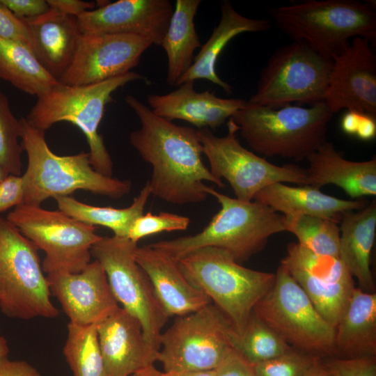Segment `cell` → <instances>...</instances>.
Here are the masks:
<instances>
[{
    "mask_svg": "<svg viewBox=\"0 0 376 376\" xmlns=\"http://www.w3.org/2000/svg\"><path fill=\"white\" fill-rule=\"evenodd\" d=\"M125 100L141 123L130 143L152 166L148 182L153 196L173 205L196 204L208 196L205 182L225 187L203 163L197 130L157 116L133 95Z\"/></svg>",
    "mask_w": 376,
    "mask_h": 376,
    "instance_id": "cell-1",
    "label": "cell"
},
{
    "mask_svg": "<svg viewBox=\"0 0 376 376\" xmlns=\"http://www.w3.org/2000/svg\"><path fill=\"white\" fill-rule=\"evenodd\" d=\"M221 208L201 232L148 244L175 260L203 247L229 252L240 264L262 251L273 235L286 231L284 215L257 201H243L207 186Z\"/></svg>",
    "mask_w": 376,
    "mask_h": 376,
    "instance_id": "cell-2",
    "label": "cell"
},
{
    "mask_svg": "<svg viewBox=\"0 0 376 376\" xmlns=\"http://www.w3.org/2000/svg\"><path fill=\"white\" fill-rule=\"evenodd\" d=\"M20 120L21 146L28 157L24 180V203L40 205L49 198L67 196L77 190L120 199L132 189V182L105 176L91 166L88 152L60 156L53 152L45 132Z\"/></svg>",
    "mask_w": 376,
    "mask_h": 376,
    "instance_id": "cell-3",
    "label": "cell"
},
{
    "mask_svg": "<svg viewBox=\"0 0 376 376\" xmlns=\"http://www.w3.org/2000/svg\"><path fill=\"white\" fill-rule=\"evenodd\" d=\"M277 27L332 60L351 38L376 39L375 3L356 0H306L269 8Z\"/></svg>",
    "mask_w": 376,
    "mask_h": 376,
    "instance_id": "cell-4",
    "label": "cell"
},
{
    "mask_svg": "<svg viewBox=\"0 0 376 376\" xmlns=\"http://www.w3.org/2000/svg\"><path fill=\"white\" fill-rule=\"evenodd\" d=\"M334 115L324 102L307 107L290 104L273 108L246 101L232 118L254 152L301 162L327 141Z\"/></svg>",
    "mask_w": 376,
    "mask_h": 376,
    "instance_id": "cell-5",
    "label": "cell"
},
{
    "mask_svg": "<svg viewBox=\"0 0 376 376\" xmlns=\"http://www.w3.org/2000/svg\"><path fill=\"white\" fill-rule=\"evenodd\" d=\"M177 262L187 280L223 313L238 336L275 281V274L243 267L217 247L194 250Z\"/></svg>",
    "mask_w": 376,
    "mask_h": 376,
    "instance_id": "cell-6",
    "label": "cell"
},
{
    "mask_svg": "<svg viewBox=\"0 0 376 376\" xmlns=\"http://www.w3.org/2000/svg\"><path fill=\"white\" fill-rule=\"evenodd\" d=\"M146 78L135 72L84 86H68L58 82L38 95L27 114L26 120L33 127L45 132L59 122H68L84 133L89 146L90 162L98 173L113 175V161L99 134V126L112 94L127 84Z\"/></svg>",
    "mask_w": 376,
    "mask_h": 376,
    "instance_id": "cell-7",
    "label": "cell"
},
{
    "mask_svg": "<svg viewBox=\"0 0 376 376\" xmlns=\"http://www.w3.org/2000/svg\"><path fill=\"white\" fill-rule=\"evenodd\" d=\"M38 250L6 218L0 217V308L9 318L30 320L59 315L51 301Z\"/></svg>",
    "mask_w": 376,
    "mask_h": 376,
    "instance_id": "cell-8",
    "label": "cell"
},
{
    "mask_svg": "<svg viewBox=\"0 0 376 376\" xmlns=\"http://www.w3.org/2000/svg\"><path fill=\"white\" fill-rule=\"evenodd\" d=\"M253 313L292 348L322 359L336 357L335 328L281 265Z\"/></svg>",
    "mask_w": 376,
    "mask_h": 376,
    "instance_id": "cell-9",
    "label": "cell"
},
{
    "mask_svg": "<svg viewBox=\"0 0 376 376\" xmlns=\"http://www.w3.org/2000/svg\"><path fill=\"white\" fill-rule=\"evenodd\" d=\"M230 322L212 303L176 316L162 333L157 361L164 373L214 370L238 338Z\"/></svg>",
    "mask_w": 376,
    "mask_h": 376,
    "instance_id": "cell-10",
    "label": "cell"
},
{
    "mask_svg": "<svg viewBox=\"0 0 376 376\" xmlns=\"http://www.w3.org/2000/svg\"><path fill=\"white\" fill-rule=\"evenodd\" d=\"M332 66V59L305 42L293 41L270 56L248 102L280 108L324 102Z\"/></svg>",
    "mask_w": 376,
    "mask_h": 376,
    "instance_id": "cell-11",
    "label": "cell"
},
{
    "mask_svg": "<svg viewBox=\"0 0 376 376\" xmlns=\"http://www.w3.org/2000/svg\"><path fill=\"white\" fill-rule=\"evenodd\" d=\"M137 246L127 237H102L93 245L91 254L104 269L118 303L139 320L146 341L159 351L162 329L169 317L135 260Z\"/></svg>",
    "mask_w": 376,
    "mask_h": 376,
    "instance_id": "cell-12",
    "label": "cell"
},
{
    "mask_svg": "<svg viewBox=\"0 0 376 376\" xmlns=\"http://www.w3.org/2000/svg\"><path fill=\"white\" fill-rule=\"evenodd\" d=\"M6 219L45 253L42 267L47 274L82 271L91 261L93 245L102 237L96 226L40 205L21 204Z\"/></svg>",
    "mask_w": 376,
    "mask_h": 376,
    "instance_id": "cell-13",
    "label": "cell"
},
{
    "mask_svg": "<svg viewBox=\"0 0 376 376\" xmlns=\"http://www.w3.org/2000/svg\"><path fill=\"white\" fill-rule=\"evenodd\" d=\"M227 125L224 136H216L207 128L197 132L211 173L227 180L236 198L251 201L261 189L276 182L307 185L306 169L270 163L242 146L237 137L238 126L232 118Z\"/></svg>",
    "mask_w": 376,
    "mask_h": 376,
    "instance_id": "cell-14",
    "label": "cell"
},
{
    "mask_svg": "<svg viewBox=\"0 0 376 376\" xmlns=\"http://www.w3.org/2000/svg\"><path fill=\"white\" fill-rule=\"evenodd\" d=\"M286 251L280 265L336 328L356 288L354 278L338 257L314 253L295 242L289 243Z\"/></svg>",
    "mask_w": 376,
    "mask_h": 376,
    "instance_id": "cell-15",
    "label": "cell"
},
{
    "mask_svg": "<svg viewBox=\"0 0 376 376\" xmlns=\"http://www.w3.org/2000/svg\"><path fill=\"white\" fill-rule=\"evenodd\" d=\"M152 44L149 38L136 35L83 34L58 82L84 86L125 74L139 64Z\"/></svg>",
    "mask_w": 376,
    "mask_h": 376,
    "instance_id": "cell-16",
    "label": "cell"
},
{
    "mask_svg": "<svg viewBox=\"0 0 376 376\" xmlns=\"http://www.w3.org/2000/svg\"><path fill=\"white\" fill-rule=\"evenodd\" d=\"M372 43L357 37L333 60L324 102L335 114L345 109L375 117L376 55Z\"/></svg>",
    "mask_w": 376,
    "mask_h": 376,
    "instance_id": "cell-17",
    "label": "cell"
},
{
    "mask_svg": "<svg viewBox=\"0 0 376 376\" xmlns=\"http://www.w3.org/2000/svg\"><path fill=\"white\" fill-rule=\"evenodd\" d=\"M47 279L51 295L61 304L69 322L98 324L119 308L104 270L96 260L79 273L54 272Z\"/></svg>",
    "mask_w": 376,
    "mask_h": 376,
    "instance_id": "cell-18",
    "label": "cell"
},
{
    "mask_svg": "<svg viewBox=\"0 0 376 376\" xmlns=\"http://www.w3.org/2000/svg\"><path fill=\"white\" fill-rule=\"evenodd\" d=\"M174 7L169 0H118L77 17L83 34H130L161 45Z\"/></svg>",
    "mask_w": 376,
    "mask_h": 376,
    "instance_id": "cell-19",
    "label": "cell"
},
{
    "mask_svg": "<svg viewBox=\"0 0 376 376\" xmlns=\"http://www.w3.org/2000/svg\"><path fill=\"white\" fill-rule=\"evenodd\" d=\"M106 376H130L154 365L159 351L146 340L139 320L122 307L97 324Z\"/></svg>",
    "mask_w": 376,
    "mask_h": 376,
    "instance_id": "cell-20",
    "label": "cell"
},
{
    "mask_svg": "<svg viewBox=\"0 0 376 376\" xmlns=\"http://www.w3.org/2000/svg\"><path fill=\"white\" fill-rule=\"evenodd\" d=\"M188 81L165 95H148L149 108L157 116L186 121L200 129L215 130L232 118L246 103L240 98H222L214 92H198Z\"/></svg>",
    "mask_w": 376,
    "mask_h": 376,
    "instance_id": "cell-21",
    "label": "cell"
},
{
    "mask_svg": "<svg viewBox=\"0 0 376 376\" xmlns=\"http://www.w3.org/2000/svg\"><path fill=\"white\" fill-rule=\"evenodd\" d=\"M134 258L169 318L193 313L212 303L187 280L177 260L165 253L146 245L136 247Z\"/></svg>",
    "mask_w": 376,
    "mask_h": 376,
    "instance_id": "cell-22",
    "label": "cell"
},
{
    "mask_svg": "<svg viewBox=\"0 0 376 376\" xmlns=\"http://www.w3.org/2000/svg\"><path fill=\"white\" fill-rule=\"evenodd\" d=\"M24 20L36 58L58 81L70 66L83 35L77 17L50 8L40 16Z\"/></svg>",
    "mask_w": 376,
    "mask_h": 376,
    "instance_id": "cell-23",
    "label": "cell"
},
{
    "mask_svg": "<svg viewBox=\"0 0 376 376\" xmlns=\"http://www.w3.org/2000/svg\"><path fill=\"white\" fill-rule=\"evenodd\" d=\"M307 185L320 189L327 185L341 188L352 200L376 194V159H346L332 142L326 141L306 159Z\"/></svg>",
    "mask_w": 376,
    "mask_h": 376,
    "instance_id": "cell-24",
    "label": "cell"
},
{
    "mask_svg": "<svg viewBox=\"0 0 376 376\" xmlns=\"http://www.w3.org/2000/svg\"><path fill=\"white\" fill-rule=\"evenodd\" d=\"M221 18L207 42L194 57L187 72L180 79L177 86L188 81L206 79L226 93H231L233 87L223 81L216 72L217 59L227 44L236 36L246 32H262L271 27L267 19L246 17L239 13L228 1L221 3Z\"/></svg>",
    "mask_w": 376,
    "mask_h": 376,
    "instance_id": "cell-25",
    "label": "cell"
},
{
    "mask_svg": "<svg viewBox=\"0 0 376 376\" xmlns=\"http://www.w3.org/2000/svg\"><path fill=\"white\" fill-rule=\"evenodd\" d=\"M254 201L284 216L306 214L338 222L345 213L359 210L368 203L363 199L345 200L331 196L310 185L291 187L283 182L264 187L256 194Z\"/></svg>",
    "mask_w": 376,
    "mask_h": 376,
    "instance_id": "cell-26",
    "label": "cell"
},
{
    "mask_svg": "<svg viewBox=\"0 0 376 376\" xmlns=\"http://www.w3.org/2000/svg\"><path fill=\"white\" fill-rule=\"evenodd\" d=\"M339 258L359 288L375 292V282L370 268V257L376 232V202L363 208L345 213L340 219Z\"/></svg>",
    "mask_w": 376,
    "mask_h": 376,
    "instance_id": "cell-27",
    "label": "cell"
},
{
    "mask_svg": "<svg viewBox=\"0 0 376 376\" xmlns=\"http://www.w3.org/2000/svg\"><path fill=\"white\" fill-rule=\"evenodd\" d=\"M336 357L376 356V294L355 288L335 328Z\"/></svg>",
    "mask_w": 376,
    "mask_h": 376,
    "instance_id": "cell-28",
    "label": "cell"
},
{
    "mask_svg": "<svg viewBox=\"0 0 376 376\" xmlns=\"http://www.w3.org/2000/svg\"><path fill=\"white\" fill-rule=\"evenodd\" d=\"M201 0H177L169 26L160 46L167 56L166 82L177 86L191 66L194 52L201 47L194 18Z\"/></svg>",
    "mask_w": 376,
    "mask_h": 376,
    "instance_id": "cell-29",
    "label": "cell"
},
{
    "mask_svg": "<svg viewBox=\"0 0 376 376\" xmlns=\"http://www.w3.org/2000/svg\"><path fill=\"white\" fill-rule=\"evenodd\" d=\"M0 79L29 95L38 96L55 86L54 78L22 42L0 38Z\"/></svg>",
    "mask_w": 376,
    "mask_h": 376,
    "instance_id": "cell-30",
    "label": "cell"
},
{
    "mask_svg": "<svg viewBox=\"0 0 376 376\" xmlns=\"http://www.w3.org/2000/svg\"><path fill=\"white\" fill-rule=\"evenodd\" d=\"M151 194L152 190L147 182L132 204L125 208L91 205L70 196L54 199L58 210L69 217L92 226L106 227L113 231V235L127 238L134 221L143 214Z\"/></svg>",
    "mask_w": 376,
    "mask_h": 376,
    "instance_id": "cell-31",
    "label": "cell"
},
{
    "mask_svg": "<svg viewBox=\"0 0 376 376\" xmlns=\"http://www.w3.org/2000/svg\"><path fill=\"white\" fill-rule=\"evenodd\" d=\"M63 353L74 376H106L97 324L69 322Z\"/></svg>",
    "mask_w": 376,
    "mask_h": 376,
    "instance_id": "cell-32",
    "label": "cell"
},
{
    "mask_svg": "<svg viewBox=\"0 0 376 376\" xmlns=\"http://www.w3.org/2000/svg\"><path fill=\"white\" fill-rule=\"evenodd\" d=\"M284 218L286 231L294 234L301 246L316 254L338 257V221L306 214L288 215Z\"/></svg>",
    "mask_w": 376,
    "mask_h": 376,
    "instance_id": "cell-33",
    "label": "cell"
},
{
    "mask_svg": "<svg viewBox=\"0 0 376 376\" xmlns=\"http://www.w3.org/2000/svg\"><path fill=\"white\" fill-rule=\"evenodd\" d=\"M292 348L253 313L235 346V350L252 366L279 357Z\"/></svg>",
    "mask_w": 376,
    "mask_h": 376,
    "instance_id": "cell-34",
    "label": "cell"
},
{
    "mask_svg": "<svg viewBox=\"0 0 376 376\" xmlns=\"http://www.w3.org/2000/svg\"><path fill=\"white\" fill-rule=\"evenodd\" d=\"M20 120L13 113L6 95L0 90V170L19 175L23 149L19 141Z\"/></svg>",
    "mask_w": 376,
    "mask_h": 376,
    "instance_id": "cell-35",
    "label": "cell"
},
{
    "mask_svg": "<svg viewBox=\"0 0 376 376\" xmlns=\"http://www.w3.org/2000/svg\"><path fill=\"white\" fill-rule=\"evenodd\" d=\"M320 357L292 348L273 359L253 365L255 376H304Z\"/></svg>",
    "mask_w": 376,
    "mask_h": 376,
    "instance_id": "cell-36",
    "label": "cell"
},
{
    "mask_svg": "<svg viewBox=\"0 0 376 376\" xmlns=\"http://www.w3.org/2000/svg\"><path fill=\"white\" fill-rule=\"evenodd\" d=\"M189 223L190 219L185 216L166 212L154 214L148 212L134 221L127 238L137 244L141 239L149 235L186 230Z\"/></svg>",
    "mask_w": 376,
    "mask_h": 376,
    "instance_id": "cell-37",
    "label": "cell"
},
{
    "mask_svg": "<svg viewBox=\"0 0 376 376\" xmlns=\"http://www.w3.org/2000/svg\"><path fill=\"white\" fill-rule=\"evenodd\" d=\"M323 361L333 376H376V357L342 359L330 357Z\"/></svg>",
    "mask_w": 376,
    "mask_h": 376,
    "instance_id": "cell-38",
    "label": "cell"
},
{
    "mask_svg": "<svg viewBox=\"0 0 376 376\" xmlns=\"http://www.w3.org/2000/svg\"><path fill=\"white\" fill-rule=\"evenodd\" d=\"M0 38L20 42L31 46L29 28L24 19L19 18L0 0Z\"/></svg>",
    "mask_w": 376,
    "mask_h": 376,
    "instance_id": "cell-39",
    "label": "cell"
},
{
    "mask_svg": "<svg viewBox=\"0 0 376 376\" xmlns=\"http://www.w3.org/2000/svg\"><path fill=\"white\" fill-rule=\"evenodd\" d=\"M22 175L9 174L0 181V213L24 203Z\"/></svg>",
    "mask_w": 376,
    "mask_h": 376,
    "instance_id": "cell-40",
    "label": "cell"
},
{
    "mask_svg": "<svg viewBox=\"0 0 376 376\" xmlns=\"http://www.w3.org/2000/svg\"><path fill=\"white\" fill-rule=\"evenodd\" d=\"M214 376H255L253 366L235 349L214 369Z\"/></svg>",
    "mask_w": 376,
    "mask_h": 376,
    "instance_id": "cell-41",
    "label": "cell"
},
{
    "mask_svg": "<svg viewBox=\"0 0 376 376\" xmlns=\"http://www.w3.org/2000/svg\"><path fill=\"white\" fill-rule=\"evenodd\" d=\"M14 15L20 19H31L47 13L49 9L47 0H1Z\"/></svg>",
    "mask_w": 376,
    "mask_h": 376,
    "instance_id": "cell-42",
    "label": "cell"
},
{
    "mask_svg": "<svg viewBox=\"0 0 376 376\" xmlns=\"http://www.w3.org/2000/svg\"><path fill=\"white\" fill-rule=\"evenodd\" d=\"M0 376H42L38 370L25 361L0 360Z\"/></svg>",
    "mask_w": 376,
    "mask_h": 376,
    "instance_id": "cell-43",
    "label": "cell"
},
{
    "mask_svg": "<svg viewBox=\"0 0 376 376\" xmlns=\"http://www.w3.org/2000/svg\"><path fill=\"white\" fill-rule=\"evenodd\" d=\"M50 8L74 17H78L86 11L95 9V3L81 0H47Z\"/></svg>",
    "mask_w": 376,
    "mask_h": 376,
    "instance_id": "cell-44",
    "label": "cell"
},
{
    "mask_svg": "<svg viewBox=\"0 0 376 376\" xmlns=\"http://www.w3.org/2000/svg\"><path fill=\"white\" fill-rule=\"evenodd\" d=\"M355 135L364 141L374 139L376 135L375 117L363 113Z\"/></svg>",
    "mask_w": 376,
    "mask_h": 376,
    "instance_id": "cell-45",
    "label": "cell"
},
{
    "mask_svg": "<svg viewBox=\"0 0 376 376\" xmlns=\"http://www.w3.org/2000/svg\"><path fill=\"white\" fill-rule=\"evenodd\" d=\"M363 113L357 111H347L341 120L343 132L350 135H355Z\"/></svg>",
    "mask_w": 376,
    "mask_h": 376,
    "instance_id": "cell-46",
    "label": "cell"
},
{
    "mask_svg": "<svg viewBox=\"0 0 376 376\" xmlns=\"http://www.w3.org/2000/svg\"><path fill=\"white\" fill-rule=\"evenodd\" d=\"M304 376H333L325 366L323 359H318L308 369Z\"/></svg>",
    "mask_w": 376,
    "mask_h": 376,
    "instance_id": "cell-47",
    "label": "cell"
},
{
    "mask_svg": "<svg viewBox=\"0 0 376 376\" xmlns=\"http://www.w3.org/2000/svg\"><path fill=\"white\" fill-rule=\"evenodd\" d=\"M165 376H214V370L205 371H187L164 373Z\"/></svg>",
    "mask_w": 376,
    "mask_h": 376,
    "instance_id": "cell-48",
    "label": "cell"
},
{
    "mask_svg": "<svg viewBox=\"0 0 376 376\" xmlns=\"http://www.w3.org/2000/svg\"><path fill=\"white\" fill-rule=\"evenodd\" d=\"M130 376H165V373L159 371L152 365L139 370Z\"/></svg>",
    "mask_w": 376,
    "mask_h": 376,
    "instance_id": "cell-49",
    "label": "cell"
},
{
    "mask_svg": "<svg viewBox=\"0 0 376 376\" xmlns=\"http://www.w3.org/2000/svg\"><path fill=\"white\" fill-rule=\"evenodd\" d=\"M9 347L6 338L0 335V360L8 357Z\"/></svg>",
    "mask_w": 376,
    "mask_h": 376,
    "instance_id": "cell-50",
    "label": "cell"
},
{
    "mask_svg": "<svg viewBox=\"0 0 376 376\" xmlns=\"http://www.w3.org/2000/svg\"><path fill=\"white\" fill-rule=\"evenodd\" d=\"M8 175L0 170V181L3 179L5 177H6Z\"/></svg>",
    "mask_w": 376,
    "mask_h": 376,
    "instance_id": "cell-51",
    "label": "cell"
}]
</instances>
